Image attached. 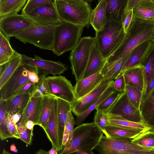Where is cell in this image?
I'll use <instances>...</instances> for the list:
<instances>
[{"mask_svg":"<svg viewBox=\"0 0 154 154\" xmlns=\"http://www.w3.org/2000/svg\"><path fill=\"white\" fill-rule=\"evenodd\" d=\"M133 17L143 20L154 22L153 0H142L133 10Z\"/></svg>","mask_w":154,"mask_h":154,"instance_id":"484cf974","label":"cell"},{"mask_svg":"<svg viewBox=\"0 0 154 154\" xmlns=\"http://www.w3.org/2000/svg\"><path fill=\"white\" fill-rule=\"evenodd\" d=\"M103 135L94 122L82 124L74 128L72 141L59 154H71L79 150L92 151Z\"/></svg>","mask_w":154,"mask_h":154,"instance_id":"3957f363","label":"cell"},{"mask_svg":"<svg viewBox=\"0 0 154 154\" xmlns=\"http://www.w3.org/2000/svg\"><path fill=\"white\" fill-rule=\"evenodd\" d=\"M35 154H48V151L41 149L35 152Z\"/></svg>","mask_w":154,"mask_h":154,"instance_id":"680465c9","label":"cell"},{"mask_svg":"<svg viewBox=\"0 0 154 154\" xmlns=\"http://www.w3.org/2000/svg\"><path fill=\"white\" fill-rule=\"evenodd\" d=\"M58 152L57 150L53 147L49 151H48V154H58Z\"/></svg>","mask_w":154,"mask_h":154,"instance_id":"6f0895ef","label":"cell"},{"mask_svg":"<svg viewBox=\"0 0 154 154\" xmlns=\"http://www.w3.org/2000/svg\"><path fill=\"white\" fill-rule=\"evenodd\" d=\"M114 91L112 84L106 90L100 98L85 111L76 117L75 121L76 125L78 126L82 124L89 114Z\"/></svg>","mask_w":154,"mask_h":154,"instance_id":"74e56055","label":"cell"},{"mask_svg":"<svg viewBox=\"0 0 154 154\" xmlns=\"http://www.w3.org/2000/svg\"><path fill=\"white\" fill-rule=\"evenodd\" d=\"M125 92L130 102L137 108L139 109L142 96V92L135 86L126 85Z\"/></svg>","mask_w":154,"mask_h":154,"instance_id":"60d3db41","label":"cell"},{"mask_svg":"<svg viewBox=\"0 0 154 154\" xmlns=\"http://www.w3.org/2000/svg\"><path fill=\"white\" fill-rule=\"evenodd\" d=\"M43 97H31L30 100L21 114V117L17 124L18 125H25L28 120H31L37 125L40 116Z\"/></svg>","mask_w":154,"mask_h":154,"instance_id":"ffe728a7","label":"cell"},{"mask_svg":"<svg viewBox=\"0 0 154 154\" xmlns=\"http://www.w3.org/2000/svg\"><path fill=\"white\" fill-rule=\"evenodd\" d=\"M84 27L66 22L55 26L53 33V53L60 56L72 51L81 39Z\"/></svg>","mask_w":154,"mask_h":154,"instance_id":"5b68a950","label":"cell"},{"mask_svg":"<svg viewBox=\"0 0 154 154\" xmlns=\"http://www.w3.org/2000/svg\"><path fill=\"white\" fill-rule=\"evenodd\" d=\"M35 86V84L29 81L25 84L14 96L26 94H29L31 95Z\"/></svg>","mask_w":154,"mask_h":154,"instance_id":"f907efd6","label":"cell"},{"mask_svg":"<svg viewBox=\"0 0 154 154\" xmlns=\"http://www.w3.org/2000/svg\"><path fill=\"white\" fill-rule=\"evenodd\" d=\"M26 0H0V17L17 14L22 9Z\"/></svg>","mask_w":154,"mask_h":154,"instance_id":"f546056e","label":"cell"},{"mask_svg":"<svg viewBox=\"0 0 154 154\" xmlns=\"http://www.w3.org/2000/svg\"><path fill=\"white\" fill-rule=\"evenodd\" d=\"M142 0H128L126 8L128 10H133Z\"/></svg>","mask_w":154,"mask_h":154,"instance_id":"f5cc1de1","label":"cell"},{"mask_svg":"<svg viewBox=\"0 0 154 154\" xmlns=\"http://www.w3.org/2000/svg\"><path fill=\"white\" fill-rule=\"evenodd\" d=\"M139 109L144 124L154 131V87L140 103Z\"/></svg>","mask_w":154,"mask_h":154,"instance_id":"44dd1931","label":"cell"},{"mask_svg":"<svg viewBox=\"0 0 154 154\" xmlns=\"http://www.w3.org/2000/svg\"><path fill=\"white\" fill-rule=\"evenodd\" d=\"M123 92L114 91L96 108V111H107Z\"/></svg>","mask_w":154,"mask_h":154,"instance_id":"ee69618b","label":"cell"},{"mask_svg":"<svg viewBox=\"0 0 154 154\" xmlns=\"http://www.w3.org/2000/svg\"><path fill=\"white\" fill-rule=\"evenodd\" d=\"M55 5L62 22L89 27L92 10L88 1L55 0Z\"/></svg>","mask_w":154,"mask_h":154,"instance_id":"7a4b0ae2","label":"cell"},{"mask_svg":"<svg viewBox=\"0 0 154 154\" xmlns=\"http://www.w3.org/2000/svg\"><path fill=\"white\" fill-rule=\"evenodd\" d=\"M133 17V10H128L126 8L123 14L121 22L125 33L126 32Z\"/></svg>","mask_w":154,"mask_h":154,"instance_id":"bcb514c9","label":"cell"},{"mask_svg":"<svg viewBox=\"0 0 154 154\" xmlns=\"http://www.w3.org/2000/svg\"><path fill=\"white\" fill-rule=\"evenodd\" d=\"M35 24L40 26H56L62 23L55 2L42 6L24 15Z\"/></svg>","mask_w":154,"mask_h":154,"instance_id":"7c38bea8","label":"cell"},{"mask_svg":"<svg viewBox=\"0 0 154 154\" xmlns=\"http://www.w3.org/2000/svg\"><path fill=\"white\" fill-rule=\"evenodd\" d=\"M154 87V75L147 85L144 91L142 93L140 103L146 97Z\"/></svg>","mask_w":154,"mask_h":154,"instance_id":"816d5d0a","label":"cell"},{"mask_svg":"<svg viewBox=\"0 0 154 154\" xmlns=\"http://www.w3.org/2000/svg\"><path fill=\"white\" fill-rule=\"evenodd\" d=\"M153 1H154V0H153Z\"/></svg>","mask_w":154,"mask_h":154,"instance_id":"be15d7a7","label":"cell"},{"mask_svg":"<svg viewBox=\"0 0 154 154\" xmlns=\"http://www.w3.org/2000/svg\"><path fill=\"white\" fill-rule=\"evenodd\" d=\"M114 80H103L92 91L83 97L76 99L71 104L72 111L78 116L85 111L101 96Z\"/></svg>","mask_w":154,"mask_h":154,"instance_id":"9a60e30c","label":"cell"},{"mask_svg":"<svg viewBox=\"0 0 154 154\" xmlns=\"http://www.w3.org/2000/svg\"><path fill=\"white\" fill-rule=\"evenodd\" d=\"M106 0H101L91 12L90 24L96 32L100 30L107 23L106 8Z\"/></svg>","mask_w":154,"mask_h":154,"instance_id":"603a6c76","label":"cell"},{"mask_svg":"<svg viewBox=\"0 0 154 154\" xmlns=\"http://www.w3.org/2000/svg\"><path fill=\"white\" fill-rule=\"evenodd\" d=\"M126 85H132L143 92L144 87V66L139 65L123 72Z\"/></svg>","mask_w":154,"mask_h":154,"instance_id":"7402d4cb","label":"cell"},{"mask_svg":"<svg viewBox=\"0 0 154 154\" xmlns=\"http://www.w3.org/2000/svg\"><path fill=\"white\" fill-rule=\"evenodd\" d=\"M55 2V0H28L22 9L21 14L25 15L42 6Z\"/></svg>","mask_w":154,"mask_h":154,"instance_id":"7bdbcfd3","label":"cell"},{"mask_svg":"<svg viewBox=\"0 0 154 154\" xmlns=\"http://www.w3.org/2000/svg\"><path fill=\"white\" fill-rule=\"evenodd\" d=\"M17 126L20 139L28 145H31L32 141L33 131L28 129L25 125Z\"/></svg>","mask_w":154,"mask_h":154,"instance_id":"f6af8a7d","label":"cell"},{"mask_svg":"<svg viewBox=\"0 0 154 154\" xmlns=\"http://www.w3.org/2000/svg\"><path fill=\"white\" fill-rule=\"evenodd\" d=\"M112 86L115 91L120 92H125L126 84L122 74H121L114 80Z\"/></svg>","mask_w":154,"mask_h":154,"instance_id":"7dc6e473","label":"cell"},{"mask_svg":"<svg viewBox=\"0 0 154 154\" xmlns=\"http://www.w3.org/2000/svg\"><path fill=\"white\" fill-rule=\"evenodd\" d=\"M125 34L120 21L109 22L96 32L95 42L104 59L106 60L117 49Z\"/></svg>","mask_w":154,"mask_h":154,"instance_id":"277c9868","label":"cell"},{"mask_svg":"<svg viewBox=\"0 0 154 154\" xmlns=\"http://www.w3.org/2000/svg\"><path fill=\"white\" fill-rule=\"evenodd\" d=\"M143 66L144 82L142 94L145 91L147 85L154 75V45Z\"/></svg>","mask_w":154,"mask_h":154,"instance_id":"f35d334b","label":"cell"},{"mask_svg":"<svg viewBox=\"0 0 154 154\" xmlns=\"http://www.w3.org/2000/svg\"><path fill=\"white\" fill-rule=\"evenodd\" d=\"M55 26H40L35 24L16 33L14 37L24 44L28 43L40 49L52 51Z\"/></svg>","mask_w":154,"mask_h":154,"instance_id":"52a82bcc","label":"cell"},{"mask_svg":"<svg viewBox=\"0 0 154 154\" xmlns=\"http://www.w3.org/2000/svg\"><path fill=\"white\" fill-rule=\"evenodd\" d=\"M2 154H12L11 153L6 150L5 149H4L2 152Z\"/></svg>","mask_w":154,"mask_h":154,"instance_id":"94428289","label":"cell"},{"mask_svg":"<svg viewBox=\"0 0 154 154\" xmlns=\"http://www.w3.org/2000/svg\"><path fill=\"white\" fill-rule=\"evenodd\" d=\"M8 115L6 109V101L0 100V138L2 140L14 138L8 127Z\"/></svg>","mask_w":154,"mask_h":154,"instance_id":"e575fe53","label":"cell"},{"mask_svg":"<svg viewBox=\"0 0 154 154\" xmlns=\"http://www.w3.org/2000/svg\"><path fill=\"white\" fill-rule=\"evenodd\" d=\"M95 42L90 52L88 63L82 78L101 72L106 63Z\"/></svg>","mask_w":154,"mask_h":154,"instance_id":"d6986e66","label":"cell"},{"mask_svg":"<svg viewBox=\"0 0 154 154\" xmlns=\"http://www.w3.org/2000/svg\"><path fill=\"white\" fill-rule=\"evenodd\" d=\"M152 149L134 144L132 139L108 137L103 135L94 149L98 154H151Z\"/></svg>","mask_w":154,"mask_h":154,"instance_id":"8992f818","label":"cell"},{"mask_svg":"<svg viewBox=\"0 0 154 154\" xmlns=\"http://www.w3.org/2000/svg\"><path fill=\"white\" fill-rule=\"evenodd\" d=\"M35 125V123L31 120L28 121L25 124L26 127L29 130L33 131L34 126Z\"/></svg>","mask_w":154,"mask_h":154,"instance_id":"11a10c76","label":"cell"},{"mask_svg":"<svg viewBox=\"0 0 154 154\" xmlns=\"http://www.w3.org/2000/svg\"><path fill=\"white\" fill-rule=\"evenodd\" d=\"M9 41L0 32V66L21 54L12 48Z\"/></svg>","mask_w":154,"mask_h":154,"instance_id":"f1b7e54d","label":"cell"},{"mask_svg":"<svg viewBox=\"0 0 154 154\" xmlns=\"http://www.w3.org/2000/svg\"><path fill=\"white\" fill-rule=\"evenodd\" d=\"M57 119L60 144L62 146L65 126L68 112L72 110V105L68 102L57 98Z\"/></svg>","mask_w":154,"mask_h":154,"instance_id":"4316f807","label":"cell"},{"mask_svg":"<svg viewBox=\"0 0 154 154\" xmlns=\"http://www.w3.org/2000/svg\"><path fill=\"white\" fill-rule=\"evenodd\" d=\"M29 81L26 68L20 67L0 88V100L6 101L13 97Z\"/></svg>","mask_w":154,"mask_h":154,"instance_id":"4fadbf2b","label":"cell"},{"mask_svg":"<svg viewBox=\"0 0 154 154\" xmlns=\"http://www.w3.org/2000/svg\"><path fill=\"white\" fill-rule=\"evenodd\" d=\"M72 154H95L92 151H77Z\"/></svg>","mask_w":154,"mask_h":154,"instance_id":"9f6ffc18","label":"cell"},{"mask_svg":"<svg viewBox=\"0 0 154 154\" xmlns=\"http://www.w3.org/2000/svg\"><path fill=\"white\" fill-rule=\"evenodd\" d=\"M109 114V113H108ZM108 123L110 125L120 128L145 132L150 131L144 124L135 122L124 119L120 116L109 114Z\"/></svg>","mask_w":154,"mask_h":154,"instance_id":"83f0119b","label":"cell"},{"mask_svg":"<svg viewBox=\"0 0 154 154\" xmlns=\"http://www.w3.org/2000/svg\"><path fill=\"white\" fill-rule=\"evenodd\" d=\"M109 115L106 111H96L94 119V122L99 129L107 137L106 131L109 120Z\"/></svg>","mask_w":154,"mask_h":154,"instance_id":"b9f144b4","label":"cell"},{"mask_svg":"<svg viewBox=\"0 0 154 154\" xmlns=\"http://www.w3.org/2000/svg\"><path fill=\"white\" fill-rule=\"evenodd\" d=\"M22 66L32 67L38 75L45 76L49 74L60 75L68 69L66 65L60 61L44 60L36 55L32 57L22 54Z\"/></svg>","mask_w":154,"mask_h":154,"instance_id":"9c48e42d","label":"cell"},{"mask_svg":"<svg viewBox=\"0 0 154 154\" xmlns=\"http://www.w3.org/2000/svg\"><path fill=\"white\" fill-rule=\"evenodd\" d=\"M107 112L109 114L119 116L127 120L144 124L140 109L130 102L125 92Z\"/></svg>","mask_w":154,"mask_h":154,"instance_id":"30bf717a","label":"cell"},{"mask_svg":"<svg viewBox=\"0 0 154 154\" xmlns=\"http://www.w3.org/2000/svg\"><path fill=\"white\" fill-rule=\"evenodd\" d=\"M23 66L26 68L29 81L35 85L38 83L39 81V77L35 69L32 67Z\"/></svg>","mask_w":154,"mask_h":154,"instance_id":"681fc988","label":"cell"},{"mask_svg":"<svg viewBox=\"0 0 154 154\" xmlns=\"http://www.w3.org/2000/svg\"><path fill=\"white\" fill-rule=\"evenodd\" d=\"M8 127L9 132L14 138L20 139L18 131L17 125L13 122L11 115L9 114L8 115Z\"/></svg>","mask_w":154,"mask_h":154,"instance_id":"c3c4849f","label":"cell"},{"mask_svg":"<svg viewBox=\"0 0 154 154\" xmlns=\"http://www.w3.org/2000/svg\"><path fill=\"white\" fill-rule=\"evenodd\" d=\"M22 54L14 58L6 63L4 71L0 75V88L9 79L16 70L22 66Z\"/></svg>","mask_w":154,"mask_h":154,"instance_id":"d6a6232c","label":"cell"},{"mask_svg":"<svg viewBox=\"0 0 154 154\" xmlns=\"http://www.w3.org/2000/svg\"><path fill=\"white\" fill-rule=\"evenodd\" d=\"M128 0H106V15L108 22L120 21Z\"/></svg>","mask_w":154,"mask_h":154,"instance_id":"cb8c5ba5","label":"cell"},{"mask_svg":"<svg viewBox=\"0 0 154 154\" xmlns=\"http://www.w3.org/2000/svg\"><path fill=\"white\" fill-rule=\"evenodd\" d=\"M107 137L126 138L132 139L142 132L125 129L110 125H107L106 128Z\"/></svg>","mask_w":154,"mask_h":154,"instance_id":"836d02e7","label":"cell"},{"mask_svg":"<svg viewBox=\"0 0 154 154\" xmlns=\"http://www.w3.org/2000/svg\"><path fill=\"white\" fill-rule=\"evenodd\" d=\"M53 147L58 152L63 149L60 141L57 119V98H55L49 119L43 128Z\"/></svg>","mask_w":154,"mask_h":154,"instance_id":"e0dca14e","label":"cell"},{"mask_svg":"<svg viewBox=\"0 0 154 154\" xmlns=\"http://www.w3.org/2000/svg\"><path fill=\"white\" fill-rule=\"evenodd\" d=\"M75 124V121L72 115V111L71 110L68 113L65 122L63 140V149L72 141L74 134V126Z\"/></svg>","mask_w":154,"mask_h":154,"instance_id":"8d00e7d4","label":"cell"},{"mask_svg":"<svg viewBox=\"0 0 154 154\" xmlns=\"http://www.w3.org/2000/svg\"><path fill=\"white\" fill-rule=\"evenodd\" d=\"M10 149L11 151L15 153H17L18 150L17 149L15 145L14 144H12L10 147Z\"/></svg>","mask_w":154,"mask_h":154,"instance_id":"91938a15","label":"cell"},{"mask_svg":"<svg viewBox=\"0 0 154 154\" xmlns=\"http://www.w3.org/2000/svg\"><path fill=\"white\" fill-rule=\"evenodd\" d=\"M132 141L143 147L154 149V131H149L141 133L132 139Z\"/></svg>","mask_w":154,"mask_h":154,"instance_id":"ab89813d","label":"cell"},{"mask_svg":"<svg viewBox=\"0 0 154 154\" xmlns=\"http://www.w3.org/2000/svg\"><path fill=\"white\" fill-rule=\"evenodd\" d=\"M56 97L52 96L43 97L40 116L37 125L42 128L46 125L51 112Z\"/></svg>","mask_w":154,"mask_h":154,"instance_id":"4dcf8cb0","label":"cell"},{"mask_svg":"<svg viewBox=\"0 0 154 154\" xmlns=\"http://www.w3.org/2000/svg\"><path fill=\"white\" fill-rule=\"evenodd\" d=\"M95 42V37L89 36L82 38L71 51L69 59L72 74L76 82L82 79L91 48Z\"/></svg>","mask_w":154,"mask_h":154,"instance_id":"ba28073f","label":"cell"},{"mask_svg":"<svg viewBox=\"0 0 154 154\" xmlns=\"http://www.w3.org/2000/svg\"><path fill=\"white\" fill-rule=\"evenodd\" d=\"M31 97L30 94H26L14 96L6 100V109L8 113L11 115L21 114Z\"/></svg>","mask_w":154,"mask_h":154,"instance_id":"d4e9b609","label":"cell"},{"mask_svg":"<svg viewBox=\"0 0 154 154\" xmlns=\"http://www.w3.org/2000/svg\"><path fill=\"white\" fill-rule=\"evenodd\" d=\"M103 80V76L100 72L76 82L74 87L76 99H80L92 91Z\"/></svg>","mask_w":154,"mask_h":154,"instance_id":"ac0fdd59","label":"cell"},{"mask_svg":"<svg viewBox=\"0 0 154 154\" xmlns=\"http://www.w3.org/2000/svg\"><path fill=\"white\" fill-rule=\"evenodd\" d=\"M39 77V81L35 85L31 96L38 97L44 96H52L56 97L51 90L46 77L41 75Z\"/></svg>","mask_w":154,"mask_h":154,"instance_id":"d590c367","label":"cell"},{"mask_svg":"<svg viewBox=\"0 0 154 154\" xmlns=\"http://www.w3.org/2000/svg\"><path fill=\"white\" fill-rule=\"evenodd\" d=\"M154 42V22L133 17L124 38L117 49L106 60L103 69L107 68L146 41Z\"/></svg>","mask_w":154,"mask_h":154,"instance_id":"6da1fadb","label":"cell"},{"mask_svg":"<svg viewBox=\"0 0 154 154\" xmlns=\"http://www.w3.org/2000/svg\"><path fill=\"white\" fill-rule=\"evenodd\" d=\"M11 116L13 122L15 124H17L21 119V114H15L11 115Z\"/></svg>","mask_w":154,"mask_h":154,"instance_id":"db71d44e","label":"cell"},{"mask_svg":"<svg viewBox=\"0 0 154 154\" xmlns=\"http://www.w3.org/2000/svg\"><path fill=\"white\" fill-rule=\"evenodd\" d=\"M34 24L24 15L12 14L0 17V32L10 40L16 33Z\"/></svg>","mask_w":154,"mask_h":154,"instance_id":"8fae6325","label":"cell"},{"mask_svg":"<svg viewBox=\"0 0 154 154\" xmlns=\"http://www.w3.org/2000/svg\"><path fill=\"white\" fill-rule=\"evenodd\" d=\"M130 53L109 67L102 69L100 72L103 76V80H114L122 74L123 68L129 56Z\"/></svg>","mask_w":154,"mask_h":154,"instance_id":"1f68e13d","label":"cell"},{"mask_svg":"<svg viewBox=\"0 0 154 154\" xmlns=\"http://www.w3.org/2000/svg\"><path fill=\"white\" fill-rule=\"evenodd\" d=\"M51 90L57 98L71 104L76 100L74 87L71 81L60 75L46 77Z\"/></svg>","mask_w":154,"mask_h":154,"instance_id":"5bb4252c","label":"cell"},{"mask_svg":"<svg viewBox=\"0 0 154 154\" xmlns=\"http://www.w3.org/2000/svg\"><path fill=\"white\" fill-rule=\"evenodd\" d=\"M151 154H154V149H152Z\"/></svg>","mask_w":154,"mask_h":154,"instance_id":"6125c7cd","label":"cell"},{"mask_svg":"<svg viewBox=\"0 0 154 154\" xmlns=\"http://www.w3.org/2000/svg\"><path fill=\"white\" fill-rule=\"evenodd\" d=\"M154 45V42L149 40L144 42L134 49L130 52L123 68L122 73L134 66L139 65H143Z\"/></svg>","mask_w":154,"mask_h":154,"instance_id":"2e32d148","label":"cell"}]
</instances>
